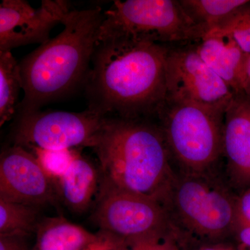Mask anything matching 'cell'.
Segmentation results:
<instances>
[{
	"label": "cell",
	"mask_w": 250,
	"mask_h": 250,
	"mask_svg": "<svg viewBox=\"0 0 250 250\" xmlns=\"http://www.w3.org/2000/svg\"><path fill=\"white\" fill-rule=\"evenodd\" d=\"M167 50L130 36L98 39L83 87L88 109L106 118H157L166 100Z\"/></svg>",
	"instance_id": "obj_1"
},
{
	"label": "cell",
	"mask_w": 250,
	"mask_h": 250,
	"mask_svg": "<svg viewBox=\"0 0 250 250\" xmlns=\"http://www.w3.org/2000/svg\"><path fill=\"white\" fill-rule=\"evenodd\" d=\"M104 18L100 7L72 9L63 30L19 62L24 97L17 117L40 111L84 87Z\"/></svg>",
	"instance_id": "obj_2"
},
{
	"label": "cell",
	"mask_w": 250,
	"mask_h": 250,
	"mask_svg": "<svg viewBox=\"0 0 250 250\" xmlns=\"http://www.w3.org/2000/svg\"><path fill=\"white\" fill-rule=\"evenodd\" d=\"M93 149L104 179L163 204L176 172L159 125L150 120L106 118Z\"/></svg>",
	"instance_id": "obj_3"
},
{
	"label": "cell",
	"mask_w": 250,
	"mask_h": 250,
	"mask_svg": "<svg viewBox=\"0 0 250 250\" xmlns=\"http://www.w3.org/2000/svg\"><path fill=\"white\" fill-rule=\"evenodd\" d=\"M214 172H176L163 205L181 246L221 243L236 228L238 195Z\"/></svg>",
	"instance_id": "obj_4"
},
{
	"label": "cell",
	"mask_w": 250,
	"mask_h": 250,
	"mask_svg": "<svg viewBox=\"0 0 250 250\" xmlns=\"http://www.w3.org/2000/svg\"><path fill=\"white\" fill-rule=\"evenodd\" d=\"M224 112L166 99L157 118L179 171L214 172L223 155Z\"/></svg>",
	"instance_id": "obj_5"
},
{
	"label": "cell",
	"mask_w": 250,
	"mask_h": 250,
	"mask_svg": "<svg viewBox=\"0 0 250 250\" xmlns=\"http://www.w3.org/2000/svg\"><path fill=\"white\" fill-rule=\"evenodd\" d=\"M119 36L159 44L199 41L202 38L179 0L115 1L104 11L98 39Z\"/></svg>",
	"instance_id": "obj_6"
},
{
	"label": "cell",
	"mask_w": 250,
	"mask_h": 250,
	"mask_svg": "<svg viewBox=\"0 0 250 250\" xmlns=\"http://www.w3.org/2000/svg\"><path fill=\"white\" fill-rule=\"evenodd\" d=\"M92 220L100 229L121 237L127 244L164 235L175 236L162 203L121 188L103 177Z\"/></svg>",
	"instance_id": "obj_7"
},
{
	"label": "cell",
	"mask_w": 250,
	"mask_h": 250,
	"mask_svg": "<svg viewBox=\"0 0 250 250\" xmlns=\"http://www.w3.org/2000/svg\"><path fill=\"white\" fill-rule=\"evenodd\" d=\"M106 120L88 108L82 112L40 110L18 117L13 141L24 148H93Z\"/></svg>",
	"instance_id": "obj_8"
},
{
	"label": "cell",
	"mask_w": 250,
	"mask_h": 250,
	"mask_svg": "<svg viewBox=\"0 0 250 250\" xmlns=\"http://www.w3.org/2000/svg\"><path fill=\"white\" fill-rule=\"evenodd\" d=\"M166 99L195 104L225 113L235 94L197 53L195 46L168 49Z\"/></svg>",
	"instance_id": "obj_9"
},
{
	"label": "cell",
	"mask_w": 250,
	"mask_h": 250,
	"mask_svg": "<svg viewBox=\"0 0 250 250\" xmlns=\"http://www.w3.org/2000/svg\"><path fill=\"white\" fill-rule=\"evenodd\" d=\"M72 9L64 0H42L37 9L24 0H3L0 4V52L45 43L51 39L52 29L63 24Z\"/></svg>",
	"instance_id": "obj_10"
},
{
	"label": "cell",
	"mask_w": 250,
	"mask_h": 250,
	"mask_svg": "<svg viewBox=\"0 0 250 250\" xmlns=\"http://www.w3.org/2000/svg\"><path fill=\"white\" fill-rule=\"evenodd\" d=\"M58 198L55 182L32 153L17 145L3 149L0 156V199L41 208L55 205Z\"/></svg>",
	"instance_id": "obj_11"
},
{
	"label": "cell",
	"mask_w": 250,
	"mask_h": 250,
	"mask_svg": "<svg viewBox=\"0 0 250 250\" xmlns=\"http://www.w3.org/2000/svg\"><path fill=\"white\" fill-rule=\"evenodd\" d=\"M223 156L228 182L241 192L250 187V99L235 95L225 113Z\"/></svg>",
	"instance_id": "obj_12"
},
{
	"label": "cell",
	"mask_w": 250,
	"mask_h": 250,
	"mask_svg": "<svg viewBox=\"0 0 250 250\" xmlns=\"http://www.w3.org/2000/svg\"><path fill=\"white\" fill-rule=\"evenodd\" d=\"M195 46L205 63L231 88L235 95L243 94L242 77L248 54L229 36L210 31Z\"/></svg>",
	"instance_id": "obj_13"
},
{
	"label": "cell",
	"mask_w": 250,
	"mask_h": 250,
	"mask_svg": "<svg viewBox=\"0 0 250 250\" xmlns=\"http://www.w3.org/2000/svg\"><path fill=\"white\" fill-rule=\"evenodd\" d=\"M101 179L100 167L79 154L65 173L54 182L59 198L67 208L82 213L95 203Z\"/></svg>",
	"instance_id": "obj_14"
},
{
	"label": "cell",
	"mask_w": 250,
	"mask_h": 250,
	"mask_svg": "<svg viewBox=\"0 0 250 250\" xmlns=\"http://www.w3.org/2000/svg\"><path fill=\"white\" fill-rule=\"evenodd\" d=\"M35 233L31 250H82L96 238V233L62 216L41 219Z\"/></svg>",
	"instance_id": "obj_15"
},
{
	"label": "cell",
	"mask_w": 250,
	"mask_h": 250,
	"mask_svg": "<svg viewBox=\"0 0 250 250\" xmlns=\"http://www.w3.org/2000/svg\"><path fill=\"white\" fill-rule=\"evenodd\" d=\"M202 38L221 26L248 0H179Z\"/></svg>",
	"instance_id": "obj_16"
},
{
	"label": "cell",
	"mask_w": 250,
	"mask_h": 250,
	"mask_svg": "<svg viewBox=\"0 0 250 250\" xmlns=\"http://www.w3.org/2000/svg\"><path fill=\"white\" fill-rule=\"evenodd\" d=\"M22 90L19 62L11 51L0 52V125L17 114L18 97Z\"/></svg>",
	"instance_id": "obj_17"
},
{
	"label": "cell",
	"mask_w": 250,
	"mask_h": 250,
	"mask_svg": "<svg viewBox=\"0 0 250 250\" xmlns=\"http://www.w3.org/2000/svg\"><path fill=\"white\" fill-rule=\"evenodd\" d=\"M41 208L0 199V234L36 233Z\"/></svg>",
	"instance_id": "obj_18"
},
{
	"label": "cell",
	"mask_w": 250,
	"mask_h": 250,
	"mask_svg": "<svg viewBox=\"0 0 250 250\" xmlns=\"http://www.w3.org/2000/svg\"><path fill=\"white\" fill-rule=\"evenodd\" d=\"M211 31L229 36L246 54H250V1L237 10L226 22Z\"/></svg>",
	"instance_id": "obj_19"
},
{
	"label": "cell",
	"mask_w": 250,
	"mask_h": 250,
	"mask_svg": "<svg viewBox=\"0 0 250 250\" xmlns=\"http://www.w3.org/2000/svg\"><path fill=\"white\" fill-rule=\"evenodd\" d=\"M33 154L46 173L54 181L62 177L68 170L79 154L73 149H47L30 147Z\"/></svg>",
	"instance_id": "obj_20"
},
{
	"label": "cell",
	"mask_w": 250,
	"mask_h": 250,
	"mask_svg": "<svg viewBox=\"0 0 250 250\" xmlns=\"http://www.w3.org/2000/svg\"><path fill=\"white\" fill-rule=\"evenodd\" d=\"M181 247L177 237L167 234L130 243L127 250H180Z\"/></svg>",
	"instance_id": "obj_21"
},
{
	"label": "cell",
	"mask_w": 250,
	"mask_h": 250,
	"mask_svg": "<svg viewBox=\"0 0 250 250\" xmlns=\"http://www.w3.org/2000/svg\"><path fill=\"white\" fill-rule=\"evenodd\" d=\"M126 241L108 231L100 229L96 238L82 250H127Z\"/></svg>",
	"instance_id": "obj_22"
},
{
	"label": "cell",
	"mask_w": 250,
	"mask_h": 250,
	"mask_svg": "<svg viewBox=\"0 0 250 250\" xmlns=\"http://www.w3.org/2000/svg\"><path fill=\"white\" fill-rule=\"evenodd\" d=\"M29 236L20 233L0 234V250H31Z\"/></svg>",
	"instance_id": "obj_23"
},
{
	"label": "cell",
	"mask_w": 250,
	"mask_h": 250,
	"mask_svg": "<svg viewBox=\"0 0 250 250\" xmlns=\"http://www.w3.org/2000/svg\"><path fill=\"white\" fill-rule=\"evenodd\" d=\"M245 225H250V187L242 191L237 199L236 228Z\"/></svg>",
	"instance_id": "obj_24"
},
{
	"label": "cell",
	"mask_w": 250,
	"mask_h": 250,
	"mask_svg": "<svg viewBox=\"0 0 250 250\" xmlns=\"http://www.w3.org/2000/svg\"><path fill=\"white\" fill-rule=\"evenodd\" d=\"M233 236L242 246L250 249V225H241L235 229Z\"/></svg>",
	"instance_id": "obj_25"
},
{
	"label": "cell",
	"mask_w": 250,
	"mask_h": 250,
	"mask_svg": "<svg viewBox=\"0 0 250 250\" xmlns=\"http://www.w3.org/2000/svg\"><path fill=\"white\" fill-rule=\"evenodd\" d=\"M242 91L243 95L250 99V54L247 57L243 77H242Z\"/></svg>",
	"instance_id": "obj_26"
},
{
	"label": "cell",
	"mask_w": 250,
	"mask_h": 250,
	"mask_svg": "<svg viewBox=\"0 0 250 250\" xmlns=\"http://www.w3.org/2000/svg\"><path fill=\"white\" fill-rule=\"evenodd\" d=\"M194 250H236V249L232 246L226 244L225 242H221V243L204 245Z\"/></svg>",
	"instance_id": "obj_27"
}]
</instances>
